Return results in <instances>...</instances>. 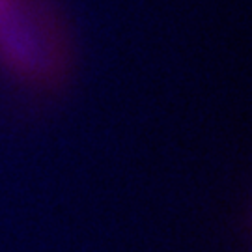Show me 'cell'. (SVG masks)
Returning <instances> with one entry per match:
<instances>
[{"label":"cell","instance_id":"obj_1","mask_svg":"<svg viewBox=\"0 0 252 252\" xmlns=\"http://www.w3.org/2000/svg\"><path fill=\"white\" fill-rule=\"evenodd\" d=\"M71 47L53 0H0V73L30 92L69 75Z\"/></svg>","mask_w":252,"mask_h":252}]
</instances>
